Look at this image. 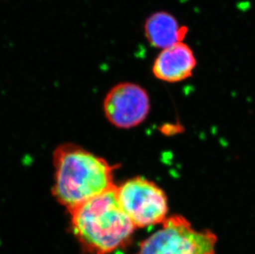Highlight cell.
Instances as JSON below:
<instances>
[{
	"label": "cell",
	"instance_id": "1",
	"mask_svg": "<svg viewBox=\"0 0 255 254\" xmlns=\"http://www.w3.org/2000/svg\"><path fill=\"white\" fill-rule=\"evenodd\" d=\"M52 194L68 212L115 187L114 166L77 144H63L53 153Z\"/></svg>",
	"mask_w": 255,
	"mask_h": 254
},
{
	"label": "cell",
	"instance_id": "2",
	"mask_svg": "<svg viewBox=\"0 0 255 254\" xmlns=\"http://www.w3.org/2000/svg\"><path fill=\"white\" fill-rule=\"evenodd\" d=\"M116 187L69 212L74 235L90 254H111L126 247L136 229L121 207Z\"/></svg>",
	"mask_w": 255,
	"mask_h": 254
},
{
	"label": "cell",
	"instance_id": "3",
	"mask_svg": "<svg viewBox=\"0 0 255 254\" xmlns=\"http://www.w3.org/2000/svg\"><path fill=\"white\" fill-rule=\"evenodd\" d=\"M217 243L211 230H195L185 217L173 215L140 243L135 254H216Z\"/></svg>",
	"mask_w": 255,
	"mask_h": 254
},
{
	"label": "cell",
	"instance_id": "4",
	"mask_svg": "<svg viewBox=\"0 0 255 254\" xmlns=\"http://www.w3.org/2000/svg\"><path fill=\"white\" fill-rule=\"evenodd\" d=\"M118 202L135 228L163 224L169 211L165 192L155 182L135 177L116 187Z\"/></svg>",
	"mask_w": 255,
	"mask_h": 254
},
{
	"label": "cell",
	"instance_id": "5",
	"mask_svg": "<svg viewBox=\"0 0 255 254\" xmlns=\"http://www.w3.org/2000/svg\"><path fill=\"white\" fill-rule=\"evenodd\" d=\"M150 109L146 90L139 84L123 82L113 87L104 101L105 117L121 129H130L143 123Z\"/></svg>",
	"mask_w": 255,
	"mask_h": 254
},
{
	"label": "cell",
	"instance_id": "6",
	"mask_svg": "<svg viewBox=\"0 0 255 254\" xmlns=\"http://www.w3.org/2000/svg\"><path fill=\"white\" fill-rule=\"evenodd\" d=\"M197 64L194 51L183 41L161 50L154 59L152 73L161 81L178 83L190 78Z\"/></svg>",
	"mask_w": 255,
	"mask_h": 254
},
{
	"label": "cell",
	"instance_id": "7",
	"mask_svg": "<svg viewBox=\"0 0 255 254\" xmlns=\"http://www.w3.org/2000/svg\"><path fill=\"white\" fill-rule=\"evenodd\" d=\"M144 31L147 41L153 47L164 50L183 42L189 30L170 12L159 11L145 20Z\"/></svg>",
	"mask_w": 255,
	"mask_h": 254
}]
</instances>
